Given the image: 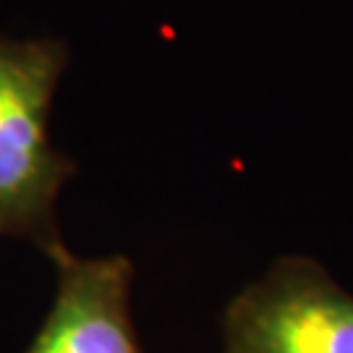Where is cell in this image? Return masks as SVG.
<instances>
[{
    "instance_id": "cell-2",
    "label": "cell",
    "mask_w": 353,
    "mask_h": 353,
    "mask_svg": "<svg viewBox=\"0 0 353 353\" xmlns=\"http://www.w3.org/2000/svg\"><path fill=\"white\" fill-rule=\"evenodd\" d=\"M225 353H353V293L314 259L283 256L223 316Z\"/></svg>"
},
{
    "instance_id": "cell-3",
    "label": "cell",
    "mask_w": 353,
    "mask_h": 353,
    "mask_svg": "<svg viewBox=\"0 0 353 353\" xmlns=\"http://www.w3.org/2000/svg\"><path fill=\"white\" fill-rule=\"evenodd\" d=\"M58 288L24 353H144L131 316L134 265L126 256H50Z\"/></svg>"
},
{
    "instance_id": "cell-1",
    "label": "cell",
    "mask_w": 353,
    "mask_h": 353,
    "mask_svg": "<svg viewBox=\"0 0 353 353\" xmlns=\"http://www.w3.org/2000/svg\"><path fill=\"white\" fill-rule=\"evenodd\" d=\"M65 63L61 39L0 37V239L32 241L48 259L65 249L55 204L76 173L48 131Z\"/></svg>"
}]
</instances>
